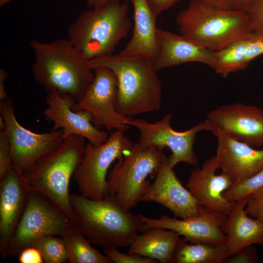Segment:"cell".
I'll list each match as a JSON object with an SVG mask.
<instances>
[{
	"mask_svg": "<svg viewBox=\"0 0 263 263\" xmlns=\"http://www.w3.org/2000/svg\"><path fill=\"white\" fill-rule=\"evenodd\" d=\"M258 262V256L254 245L244 247L236 254L229 256L225 261L227 263H255Z\"/></svg>",
	"mask_w": 263,
	"mask_h": 263,
	"instance_id": "cell-32",
	"label": "cell"
},
{
	"mask_svg": "<svg viewBox=\"0 0 263 263\" xmlns=\"http://www.w3.org/2000/svg\"><path fill=\"white\" fill-rule=\"evenodd\" d=\"M35 55L33 76L48 92L56 91L72 96L76 101L92 82L94 73L87 61L69 39L49 42L32 40Z\"/></svg>",
	"mask_w": 263,
	"mask_h": 263,
	"instance_id": "cell-3",
	"label": "cell"
},
{
	"mask_svg": "<svg viewBox=\"0 0 263 263\" xmlns=\"http://www.w3.org/2000/svg\"><path fill=\"white\" fill-rule=\"evenodd\" d=\"M104 254L111 263H156L158 262L137 254H125L121 252L118 248L103 249Z\"/></svg>",
	"mask_w": 263,
	"mask_h": 263,
	"instance_id": "cell-29",
	"label": "cell"
},
{
	"mask_svg": "<svg viewBox=\"0 0 263 263\" xmlns=\"http://www.w3.org/2000/svg\"><path fill=\"white\" fill-rule=\"evenodd\" d=\"M13 0H0V6H3Z\"/></svg>",
	"mask_w": 263,
	"mask_h": 263,
	"instance_id": "cell-39",
	"label": "cell"
},
{
	"mask_svg": "<svg viewBox=\"0 0 263 263\" xmlns=\"http://www.w3.org/2000/svg\"><path fill=\"white\" fill-rule=\"evenodd\" d=\"M71 263H111L108 258L92 245L78 230L62 236Z\"/></svg>",
	"mask_w": 263,
	"mask_h": 263,
	"instance_id": "cell-25",
	"label": "cell"
},
{
	"mask_svg": "<svg viewBox=\"0 0 263 263\" xmlns=\"http://www.w3.org/2000/svg\"><path fill=\"white\" fill-rule=\"evenodd\" d=\"M128 2L116 0L89 8L69 26V38L87 60L113 53L128 34L131 22Z\"/></svg>",
	"mask_w": 263,
	"mask_h": 263,
	"instance_id": "cell-5",
	"label": "cell"
},
{
	"mask_svg": "<svg viewBox=\"0 0 263 263\" xmlns=\"http://www.w3.org/2000/svg\"><path fill=\"white\" fill-rule=\"evenodd\" d=\"M180 240V235L172 230L150 228L138 234L129 246L128 253L149 258L161 263H171Z\"/></svg>",
	"mask_w": 263,
	"mask_h": 263,
	"instance_id": "cell-23",
	"label": "cell"
},
{
	"mask_svg": "<svg viewBox=\"0 0 263 263\" xmlns=\"http://www.w3.org/2000/svg\"><path fill=\"white\" fill-rule=\"evenodd\" d=\"M154 202L171 211L174 216L186 219L199 214V204L177 177L168 164V158L159 169L155 180L140 199Z\"/></svg>",
	"mask_w": 263,
	"mask_h": 263,
	"instance_id": "cell-17",
	"label": "cell"
},
{
	"mask_svg": "<svg viewBox=\"0 0 263 263\" xmlns=\"http://www.w3.org/2000/svg\"><path fill=\"white\" fill-rule=\"evenodd\" d=\"M158 51L153 61L156 71L188 62L213 66L214 52L181 34L158 29Z\"/></svg>",
	"mask_w": 263,
	"mask_h": 263,
	"instance_id": "cell-20",
	"label": "cell"
},
{
	"mask_svg": "<svg viewBox=\"0 0 263 263\" xmlns=\"http://www.w3.org/2000/svg\"><path fill=\"white\" fill-rule=\"evenodd\" d=\"M249 199L247 197L235 202L221 227L226 236L229 256L249 245L263 246V223L248 215L245 210Z\"/></svg>",
	"mask_w": 263,
	"mask_h": 263,
	"instance_id": "cell-21",
	"label": "cell"
},
{
	"mask_svg": "<svg viewBox=\"0 0 263 263\" xmlns=\"http://www.w3.org/2000/svg\"><path fill=\"white\" fill-rule=\"evenodd\" d=\"M206 119L210 131L214 128L251 147H263V110L258 106L225 104L210 111Z\"/></svg>",
	"mask_w": 263,
	"mask_h": 263,
	"instance_id": "cell-14",
	"label": "cell"
},
{
	"mask_svg": "<svg viewBox=\"0 0 263 263\" xmlns=\"http://www.w3.org/2000/svg\"><path fill=\"white\" fill-rule=\"evenodd\" d=\"M70 202L77 230L103 249L129 247L142 232L138 214L124 210L109 195L92 200L70 193Z\"/></svg>",
	"mask_w": 263,
	"mask_h": 263,
	"instance_id": "cell-2",
	"label": "cell"
},
{
	"mask_svg": "<svg viewBox=\"0 0 263 263\" xmlns=\"http://www.w3.org/2000/svg\"><path fill=\"white\" fill-rule=\"evenodd\" d=\"M217 146L216 157L220 169L234 183L248 178L263 168V148L257 149L212 128Z\"/></svg>",
	"mask_w": 263,
	"mask_h": 263,
	"instance_id": "cell-18",
	"label": "cell"
},
{
	"mask_svg": "<svg viewBox=\"0 0 263 263\" xmlns=\"http://www.w3.org/2000/svg\"><path fill=\"white\" fill-rule=\"evenodd\" d=\"M142 223V232L157 227L172 230L190 243L218 244L226 242V236L221 230L227 215L199 205V214L186 219H178L164 215L152 219L138 214Z\"/></svg>",
	"mask_w": 263,
	"mask_h": 263,
	"instance_id": "cell-13",
	"label": "cell"
},
{
	"mask_svg": "<svg viewBox=\"0 0 263 263\" xmlns=\"http://www.w3.org/2000/svg\"><path fill=\"white\" fill-rule=\"evenodd\" d=\"M133 9L132 35L119 53L126 55H141L153 60L158 51L157 16L148 0H130Z\"/></svg>",
	"mask_w": 263,
	"mask_h": 263,
	"instance_id": "cell-22",
	"label": "cell"
},
{
	"mask_svg": "<svg viewBox=\"0 0 263 263\" xmlns=\"http://www.w3.org/2000/svg\"><path fill=\"white\" fill-rule=\"evenodd\" d=\"M263 187V168L253 176L235 183L225 191L223 195L230 202H236L249 197L253 193Z\"/></svg>",
	"mask_w": 263,
	"mask_h": 263,
	"instance_id": "cell-27",
	"label": "cell"
},
{
	"mask_svg": "<svg viewBox=\"0 0 263 263\" xmlns=\"http://www.w3.org/2000/svg\"><path fill=\"white\" fill-rule=\"evenodd\" d=\"M180 0H148L154 14L157 17Z\"/></svg>",
	"mask_w": 263,
	"mask_h": 263,
	"instance_id": "cell-35",
	"label": "cell"
},
{
	"mask_svg": "<svg viewBox=\"0 0 263 263\" xmlns=\"http://www.w3.org/2000/svg\"><path fill=\"white\" fill-rule=\"evenodd\" d=\"M245 210L248 215L263 223V197L250 198Z\"/></svg>",
	"mask_w": 263,
	"mask_h": 263,
	"instance_id": "cell-33",
	"label": "cell"
},
{
	"mask_svg": "<svg viewBox=\"0 0 263 263\" xmlns=\"http://www.w3.org/2000/svg\"><path fill=\"white\" fill-rule=\"evenodd\" d=\"M45 101V119L53 123V130H63V139L72 135H80L94 146L100 145L108 139V133L96 127L88 113L73 110L76 101L72 96L53 90L47 92Z\"/></svg>",
	"mask_w": 263,
	"mask_h": 263,
	"instance_id": "cell-15",
	"label": "cell"
},
{
	"mask_svg": "<svg viewBox=\"0 0 263 263\" xmlns=\"http://www.w3.org/2000/svg\"><path fill=\"white\" fill-rule=\"evenodd\" d=\"M12 167L11 148L5 130L0 131V180Z\"/></svg>",
	"mask_w": 263,
	"mask_h": 263,
	"instance_id": "cell-30",
	"label": "cell"
},
{
	"mask_svg": "<svg viewBox=\"0 0 263 263\" xmlns=\"http://www.w3.org/2000/svg\"><path fill=\"white\" fill-rule=\"evenodd\" d=\"M261 197H263V187L255 191L249 196V198H251Z\"/></svg>",
	"mask_w": 263,
	"mask_h": 263,
	"instance_id": "cell-38",
	"label": "cell"
},
{
	"mask_svg": "<svg viewBox=\"0 0 263 263\" xmlns=\"http://www.w3.org/2000/svg\"><path fill=\"white\" fill-rule=\"evenodd\" d=\"M247 14L252 31L263 33V0H255Z\"/></svg>",
	"mask_w": 263,
	"mask_h": 263,
	"instance_id": "cell-31",
	"label": "cell"
},
{
	"mask_svg": "<svg viewBox=\"0 0 263 263\" xmlns=\"http://www.w3.org/2000/svg\"><path fill=\"white\" fill-rule=\"evenodd\" d=\"M229 257L226 243L218 244L179 240L173 263H222Z\"/></svg>",
	"mask_w": 263,
	"mask_h": 263,
	"instance_id": "cell-24",
	"label": "cell"
},
{
	"mask_svg": "<svg viewBox=\"0 0 263 263\" xmlns=\"http://www.w3.org/2000/svg\"><path fill=\"white\" fill-rule=\"evenodd\" d=\"M8 76L6 71L3 68L0 69V101L7 98L4 82Z\"/></svg>",
	"mask_w": 263,
	"mask_h": 263,
	"instance_id": "cell-36",
	"label": "cell"
},
{
	"mask_svg": "<svg viewBox=\"0 0 263 263\" xmlns=\"http://www.w3.org/2000/svg\"><path fill=\"white\" fill-rule=\"evenodd\" d=\"M116 0L129 2L130 0H86V2L89 8H94L104 6L111 2Z\"/></svg>",
	"mask_w": 263,
	"mask_h": 263,
	"instance_id": "cell-37",
	"label": "cell"
},
{
	"mask_svg": "<svg viewBox=\"0 0 263 263\" xmlns=\"http://www.w3.org/2000/svg\"><path fill=\"white\" fill-rule=\"evenodd\" d=\"M76 230L75 223L56 203L38 192L28 191L25 208L10 242L8 257L18 256L42 237H62Z\"/></svg>",
	"mask_w": 263,
	"mask_h": 263,
	"instance_id": "cell-8",
	"label": "cell"
},
{
	"mask_svg": "<svg viewBox=\"0 0 263 263\" xmlns=\"http://www.w3.org/2000/svg\"><path fill=\"white\" fill-rule=\"evenodd\" d=\"M180 34L213 52L249 35L247 12L211 7L192 0L176 17Z\"/></svg>",
	"mask_w": 263,
	"mask_h": 263,
	"instance_id": "cell-6",
	"label": "cell"
},
{
	"mask_svg": "<svg viewBox=\"0 0 263 263\" xmlns=\"http://www.w3.org/2000/svg\"><path fill=\"white\" fill-rule=\"evenodd\" d=\"M166 158L162 149L133 144L108 173V195L125 210L136 207Z\"/></svg>",
	"mask_w": 263,
	"mask_h": 263,
	"instance_id": "cell-7",
	"label": "cell"
},
{
	"mask_svg": "<svg viewBox=\"0 0 263 263\" xmlns=\"http://www.w3.org/2000/svg\"><path fill=\"white\" fill-rule=\"evenodd\" d=\"M218 169L220 167L216 156H211L201 167L191 171L186 187L199 205L228 215L235 202L229 201L223 194L234 182L224 172L217 174Z\"/></svg>",
	"mask_w": 263,
	"mask_h": 263,
	"instance_id": "cell-16",
	"label": "cell"
},
{
	"mask_svg": "<svg viewBox=\"0 0 263 263\" xmlns=\"http://www.w3.org/2000/svg\"><path fill=\"white\" fill-rule=\"evenodd\" d=\"M172 114L168 113L157 122L151 123L144 119H133L130 126L140 132L138 143L144 146H155L163 149L168 148L171 153L168 157L170 169L184 162L192 166L198 164V157L193 150L197 134L203 131H210L211 125L206 119L188 130L178 132L171 126Z\"/></svg>",
	"mask_w": 263,
	"mask_h": 263,
	"instance_id": "cell-11",
	"label": "cell"
},
{
	"mask_svg": "<svg viewBox=\"0 0 263 263\" xmlns=\"http://www.w3.org/2000/svg\"><path fill=\"white\" fill-rule=\"evenodd\" d=\"M93 70V80L75 102L73 110L88 113L97 128L104 126L110 131L113 129L126 131L132 118L123 116L116 111L118 86L114 74L105 67H97Z\"/></svg>",
	"mask_w": 263,
	"mask_h": 263,
	"instance_id": "cell-12",
	"label": "cell"
},
{
	"mask_svg": "<svg viewBox=\"0 0 263 263\" xmlns=\"http://www.w3.org/2000/svg\"><path fill=\"white\" fill-rule=\"evenodd\" d=\"M20 263H42L44 262L39 251L33 246L24 249L18 255Z\"/></svg>",
	"mask_w": 263,
	"mask_h": 263,
	"instance_id": "cell-34",
	"label": "cell"
},
{
	"mask_svg": "<svg viewBox=\"0 0 263 263\" xmlns=\"http://www.w3.org/2000/svg\"><path fill=\"white\" fill-rule=\"evenodd\" d=\"M47 236L36 240L32 244L40 252L46 263L68 261V253L62 237Z\"/></svg>",
	"mask_w": 263,
	"mask_h": 263,
	"instance_id": "cell-26",
	"label": "cell"
},
{
	"mask_svg": "<svg viewBox=\"0 0 263 263\" xmlns=\"http://www.w3.org/2000/svg\"><path fill=\"white\" fill-rule=\"evenodd\" d=\"M207 6L230 11L247 12L255 0H197Z\"/></svg>",
	"mask_w": 263,
	"mask_h": 263,
	"instance_id": "cell-28",
	"label": "cell"
},
{
	"mask_svg": "<svg viewBox=\"0 0 263 263\" xmlns=\"http://www.w3.org/2000/svg\"><path fill=\"white\" fill-rule=\"evenodd\" d=\"M86 145L84 137L72 135L21 174L28 191L38 192L51 200L73 222L69 184L81 161Z\"/></svg>",
	"mask_w": 263,
	"mask_h": 263,
	"instance_id": "cell-4",
	"label": "cell"
},
{
	"mask_svg": "<svg viewBox=\"0 0 263 263\" xmlns=\"http://www.w3.org/2000/svg\"><path fill=\"white\" fill-rule=\"evenodd\" d=\"M28 190L21 174L12 166L0 180V252L8 257L10 242L23 213Z\"/></svg>",
	"mask_w": 263,
	"mask_h": 263,
	"instance_id": "cell-19",
	"label": "cell"
},
{
	"mask_svg": "<svg viewBox=\"0 0 263 263\" xmlns=\"http://www.w3.org/2000/svg\"><path fill=\"white\" fill-rule=\"evenodd\" d=\"M87 63L92 70L105 67L114 74L118 86L116 110L121 115L132 118L161 108L162 86L150 58L112 53L88 60Z\"/></svg>",
	"mask_w": 263,
	"mask_h": 263,
	"instance_id": "cell-1",
	"label": "cell"
},
{
	"mask_svg": "<svg viewBox=\"0 0 263 263\" xmlns=\"http://www.w3.org/2000/svg\"><path fill=\"white\" fill-rule=\"evenodd\" d=\"M124 132L116 130L99 146L86 144L74 174L80 194L92 200L102 199L108 195V169L115 160H121L133 145Z\"/></svg>",
	"mask_w": 263,
	"mask_h": 263,
	"instance_id": "cell-9",
	"label": "cell"
},
{
	"mask_svg": "<svg viewBox=\"0 0 263 263\" xmlns=\"http://www.w3.org/2000/svg\"><path fill=\"white\" fill-rule=\"evenodd\" d=\"M0 113L10 142L12 166L20 174L64 140L61 129L38 133L21 125L16 118L13 101L9 98L0 101Z\"/></svg>",
	"mask_w": 263,
	"mask_h": 263,
	"instance_id": "cell-10",
	"label": "cell"
}]
</instances>
